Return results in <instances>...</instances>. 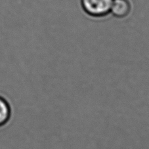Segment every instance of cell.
Masks as SVG:
<instances>
[{
    "mask_svg": "<svg viewBox=\"0 0 149 149\" xmlns=\"http://www.w3.org/2000/svg\"><path fill=\"white\" fill-rule=\"evenodd\" d=\"M113 0H81V6L89 16L104 17L109 14Z\"/></svg>",
    "mask_w": 149,
    "mask_h": 149,
    "instance_id": "obj_1",
    "label": "cell"
},
{
    "mask_svg": "<svg viewBox=\"0 0 149 149\" xmlns=\"http://www.w3.org/2000/svg\"><path fill=\"white\" fill-rule=\"evenodd\" d=\"M131 7L127 0H113L109 13L120 19H123L130 15Z\"/></svg>",
    "mask_w": 149,
    "mask_h": 149,
    "instance_id": "obj_2",
    "label": "cell"
},
{
    "mask_svg": "<svg viewBox=\"0 0 149 149\" xmlns=\"http://www.w3.org/2000/svg\"><path fill=\"white\" fill-rule=\"evenodd\" d=\"M10 117V108L7 102L0 97V125L6 124Z\"/></svg>",
    "mask_w": 149,
    "mask_h": 149,
    "instance_id": "obj_3",
    "label": "cell"
}]
</instances>
